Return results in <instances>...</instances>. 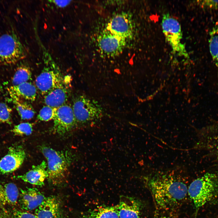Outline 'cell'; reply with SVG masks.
<instances>
[{
	"mask_svg": "<svg viewBox=\"0 0 218 218\" xmlns=\"http://www.w3.org/2000/svg\"><path fill=\"white\" fill-rule=\"evenodd\" d=\"M155 202L160 208L173 210L178 207L188 194L187 185L175 170L157 171L143 177Z\"/></svg>",
	"mask_w": 218,
	"mask_h": 218,
	"instance_id": "1",
	"label": "cell"
},
{
	"mask_svg": "<svg viewBox=\"0 0 218 218\" xmlns=\"http://www.w3.org/2000/svg\"><path fill=\"white\" fill-rule=\"evenodd\" d=\"M218 194V177L207 173L193 180L188 188V194L198 209Z\"/></svg>",
	"mask_w": 218,
	"mask_h": 218,
	"instance_id": "2",
	"label": "cell"
},
{
	"mask_svg": "<svg viewBox=\"0 0 218 218\" xmlns=\"http://www.w3.org/2000/svg\"><path fill=\"white\" fill-rule=\"evenodd\" d=\"M40 150L47 160V178L51 184L58 185L63 183L68 175L70 159L65 153L43 146Z\"/></svg>",
	"mask_w": 218,
	"mask_h": 218,
	"instance_id": "3",
	"label": "cell"
},
{
	"mask_svg": "<svg viewBox=\"0 0 218 218\" xmlns=\"http://www.w3.org/2000/svg\"><path fill=\"white\" fill-rule=\"evenodd\" d=\"M45 66L35 80L36 88L45 96L64 80L61 71L50 54L42 48Z\"/></svg>",
	"mask_w": 218,
	"mask_h": 218,
	"instance_id": "4",
	"label": "cell"
},
{
	"mask_svg": "<svg viewBox=\"0 0 218 218\" xmlns=\"http://www.w3.org/2000/svg\"><path fill=\"white\" fill-rule=\"evenodd\" d=\"M25 49L17 35L13 31L0 36V61L15 63L26 56Z\"/></svg>",
	"mask_w": 218,
	"mask_h": 218,
	"instance_id": "5",
	"label": "cell"
},
{
	"mask_svg": "<svg viewBox=\"0 0 218 218\" xmlns=\"http://www.w3.org/2000/svg\"><path fill=\"white\" fill-rule=\"evenodd\" d=\"M72 107L77 123L81 124L96 121L102 114V108L97 102L84 95L74 98Z\"/></svg>",
	"mask_w": 218,
	"mask_h": 218,
	"instance_id": "6",
	"label": "cell"
},
{
	"mask_svg": "<svg viewBox=\"0 0 218 218\" xmlns=\"http://www.w3.org/2000/svg\"><path fill=\"white\" fill-rule=\"evenodd\" d=\"M161 25L163 32L173 52L179 56L187 57L185 47L181 42L182 34L178 21L167 13L163 16Z\"/></svg>",
	"mask_w": 218,
	"mask_h": 218,
	"instance_id": "7",
	"label": "cell"
},
{
	"mask_svg": "<svg viewBox=\"0 0 218 218\" xmlns=\"http://www.w3.org/2000/svg\"><path fill=\"white\" fill-rule=\"evenodd\" d=\"M53 120V132L59 134L71 130L77 123L72 106L66 103L57 108Z\"/></svg>",
	"mask_w": 218,
	"mask_h": 218,
	"instance_id": "8",
	"label": "cell"
},
{
	"mask_svg": "<svg viewBox=\"0 0 218 218\" xmlns=\"http://www.w3.org/2000/svg\"><path fill=\"white\" fill-rule=\"evenodd\" d=\"M26 154L21 146H12L7 154L0 160V176L12 173L18 169L23 163Z\"/></svg>",
	"mask_w": 218,
	"mask_h": 218,
	"instance_id": "9",
	"label": "cell"
},
{
	"mask_svg": "<svg viewBox=\"0 0 218 218\" xmlns=\"http://www.w3.org/2000/svg\"><path fill=\"white\" fill-rule=\"evenodd\" d=\"M107 29L111 33L125 39L130 37L133 31L131 18L126 14L117 15L110 20Z\"/></svg>",
	"mask_w": 218,
	"mask_h": 218,
	"instance_id": "10",
	"label": "cell"
},
{
	"mask_svg": "<svg viewBox=\"0 0 218 218\" xmlns=\"http://www.w3.org/2000/svg\"><path fill=\"white\" fill-rule=\"evenodd\" d=\"M125 40L108 31L100 37L98 45L101 51L106 55L115 56L122 51Z\"/></svg>",
	"mask_w": 218,
	"mask_h": 218,
	"instance_id": "11",
	"label": "cell"
},
{
	"mask_svg": "<svg viewBox=\"0 0 218 218\" xmlns=\"http://www.w3.org/2000/svg\"><path fill=\"white\" fill-rule=\"evenodd\" d=\"M36 218H63L61 203L56 196L45 198L35 210Z\"/></svg>",
	"mask_w": 218,
	"mask_h": 218,
	"instance_id": "12",
	"label": "cell"
},
{
	"mask_svg": "<svg viewBox=\"0 0 218 218\" xmlns=\"http://www.w3.org/2000/svg\"><path fill=\"white\" fill-rule=\"evenodd\" d=\"M45 198L36 188H28L21 190L19 202L20 207L23 210H31L38 207Z\"/></svg>",
	"mask_w": 218,
	"mask_h": 218,
	"instance_id": "13",
	"label": "cell"
},
{
	"mask_svg": "<svg viewBox=\"0 0 218 218\" xmlns=\"http://www.w3.org/2000/svg\"><path fill=\"white\" fill-rule=\"evenodd\" d=\"M117 205L119 218H140L142 204L138 200L122 196Z\"/></svg>",
	"mask_w": 218,
	"mask_h": 218,
	"instance_id": "14",
	"label": "cell"
},
{
	"mask_svg": "<svg viewBox=\"0 0 218 218\" xmlns=\"http://www.w3.org/2000/svg\"><path fill=\"white\" fill-rule=\"evenodd\" d=\"M47 163L43 160L40 164L33 165L31 169L25 173L14 176L15 179H20L31 184L42 186L44 185L45 179L48 177Z\"/></svg>",
	"mask_w": 218,
	"mask_h": 218,
	"instance_id": "15",
	"label": "cell"
},
{
	"mask_svg": "<svg viewBox=\"0 0 218 218\" xmlns=\"http://www.w3.org/2000/svg\"><path fill=\"white\" fill-rule=\"evenodd\" d=\"M70 94L69 87L64 81L44 96L46 105L58 108L66 103Z\"/></svg>",
	"mask_w": 218,
	"mask_h": 218,
	"instance_id": "16",
	"label": "cell"
},
{
	"mask_svg": "<svg viewBox=\"0 0 218 218\" xmlns=\"http://www.w3.org/2000/svg\"><path fill=\"white\" fill-rule=\"evenodd\" d=\"M11 98L23 99L29 101H33L36 99L37 90L35 85L28 82L16 86H11L8 88Z\"/></svg>",
	"mask_w": 218,
	"mask_h": 218,
	"instance_id": "17",
	"label": "cell"
},
{
	"mask_svg": "<svg viewBox=\"0 0 218 218\" xmlns=\"http://www.w3.org/2000/svg\"><path fill=\"white\" fill-rule=\"evenodd\" d=\"M17 186L12 183H0V206L15 205L19 197Z\"/></svg>",
	"mask_w": 218,
	"mask_h": 218,
	"instance_id": "18",
	"label": "cell"
},
{
	"mask_svg": "<svg viewBox=\"0 0 218 218\" xmlns=\"http://www.w3.org/2000/svg\"><path fill=\"white\" fill-rule=\"evenodd\" d=\"M15 108L22 119L30 120L34 116L35 111L32 107L21 99L11 98Z\"/></svg>",
	"mask_w": 218,
	"mask_h": 218,
	"instance_id": "19",
	"label": "cell"
},
{
	"mask_svg": "<svg viewBox=\"0 0 218 218\" xmlns=\"http://www.w3.org/2000/svg\"><path fill=\"white\" fill-rule=\"evenodd\" d=\"M32 73L29 67L22 64L16 69L12 79V86L29 82L31 79Z\"/></svg>",
	"mask_w": 218,
	"mask_h": 218,
	"instance_id": "20",
	"label": "cell"
},
{
	"mask_svg": "<svg viewBox=\"0 0 218 218\" xmlns=\"http://www.w3.org/2000/svg\"><path fill=\"white\" fill-rule=\"evenodd\" d=\"M88 218H119L117 205L94 209L89 213Z\"/></svg>",
	"mask_w": 218,
	"mask_h": 218,
	"instance_id": "21",
	"label": "cell"
},
{
	"mask_svg": "<svg viewBox=\"0 0 218 218\" xmlns=\"http://www.w3.org/2000/svg\"><path fill=\"white\" fill-rule=\"evenodd\" d=\"M57 108L46 105L40 110L37 115V119L41 121H47L53 120Z\"/></svg>",
	"mask_w": 218,
	"mask_h": 218,
	"instance_id": "22",
	"label": "cell"
},
{
	"mask_svg": "<svg viewBox=\"0 0 218 218\" xmlns=\"http://www.w3.org/2000/svg\"><path fill=\"white\" fill-rule=\"evenodd\" d=\"M12 111V109L7 104L0 101V122L11 124Z\"/></svg>",
	"mask_w": 218,
	"mask_h": 218,
	"instance_id": "23",
	"label": "cell"
},
{
	"mask_svg": "<svg viewBox=\"0 0 218 218\" xmlns=\"http://www.w3.org/2000/svg\"><path fill=\"white\" fill-rule=\"evenodd\" d=\"M33 131V124L29 122L20 123L14 126L11 131L15 135L22 136L30 135Z\"/></svg>",
	"mask_w": 218,
	"mask_h": 218,
	"instance_id": "24",
	"label": "cell"
},
{
	"mask_svg": "<svg viewBox=\"0 0 218 218\" xmlns=\"http://www.w3.org/2000/svg\"><path fill=\"white\" fill-rule=\"evenodd\" d=\"M209 46L210 53L213 60L218 53V28L213 29L211 32Z\"/></svg>",
	"mask_w": 218,
	"mask_h": 218,
	"instance_id": "25",
	"label": "cell"
},
{
	"mask_svg": "<svg viewBox=\"0 0 218 218\" xmlns=\"http://www.w3.org/2000/svg\"><path fill=\"white\" fill-rule=\"evenodd\" d=\"M13 218H36L35 214L26 211L16 210L13 213Z\"/></svg>",
	"mask_w": 218,
	"mask_h": 218,
	"instance_id": "26",
	"label": "cell"
},
{
	"mask_svg": "<svg viewBox=\"0 0 218 218\" xmlns=\"http://www.w3.org/2000/svg\"><path fill=\"white\" fill-rule=\"evenodd\" d=\"M201 5L206 8L218 9V0H206L199 1Z\"/></svg>",
	"mask_w": 218,
	"mask_h": 218,
	"instance_id": "27",
	"label": "cell"
},
{
	"mask_svg": "<svg viewBox=\"0 0 218 218\" xmlns=\"http://www.w3.org/2000/svg\"><path fill=\"white\" fill-rule=\"evenodd\" d=\"M51 2L54 3L59 8L65 7L70 4L71 1H50Z\"/></svg>",
	"mask_w": 218,
	"mask_h": 218,
	"instance_id": "28",
	"label": "cell"
},
{
	"mask_svg": "<svg viewBox=\"0 0 218 218\" xmlns=\"http://www.w3.org/2000/svg\"><path fill=\"white\" fill-rule=\"evenodd\" d=\"M0 218H10V217L6 211L2 208L0 209Z\"/></svg>",
	"mask_w": 218,
	"mask_h": 218,
	"instance_id": "29",
	"label": "cell"
},
{
	"mask_svg": "<svg viewBox=\"0 0 218 218\" xmlns=\"http://www.w3.org/2000/svg\"><path fill=\"white\" fill-rule=\"evenodd\" d=\"M155 218H170L167 216L165 215L156 212L155 215Z\"/></svg>",
	"mask_w": 218,
	"mask_h": 218,
	"instance_id": "30",
	"label": "cell"
},
{
	"mask_svg": "<svg viewBox=\"0 0 218 218\" xmlns=\"http://www.w3.org/2000/svg\"><path fill=\"white\" fill-rule=\"evenodd\" d=\"M216 65L218 67V53L216 56L213 60Z\"/></svg>",
	"mask_w": 218,
	"mask_h": 218,
	"instance_id": "31",
	"label": "cell"
}]
</instances>
